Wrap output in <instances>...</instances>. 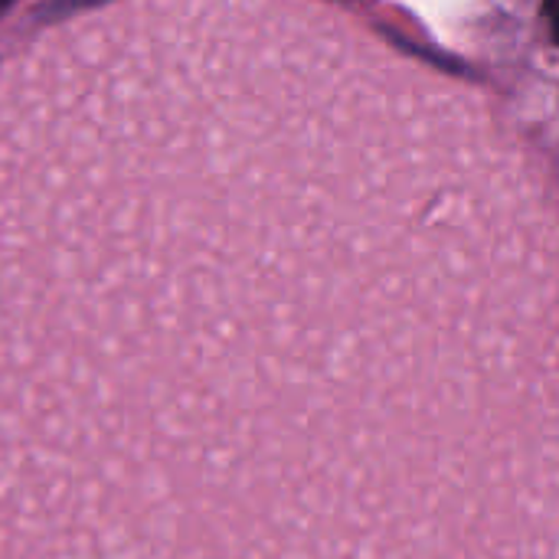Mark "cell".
I'll return each instance as SVG.
<instances>
[{
	"label": "cell",
	"instance_id": "cell-1",
	"mask_svg": "<svg viewBox=\"0 0 559 559\" xmlns=\"http://www.w3.org/2000/svg\"><path fill=\"white\" fill-rule=\"evenodd\" d=\"M547 10H550V20H554V29H557L559 39V0H547Z\"/></svg>",
	"mask_w": 559,
	"mask_h": 559
},
{
	"label": "cell",
	"instance_id": "cell-2",
	"mask_svg": "<svg viewBox=\"0 0 559 559\" xmlns=\"http://www.w3.org/2000/svg\"><path fill=\"white\" fill-rule=\"evenodd\" d=\"M10 3H13V0H0V13H3V10H7Z\"/></svg>",
	"mask_w": 559,
	"mask_h": 559
}]
</instances>
